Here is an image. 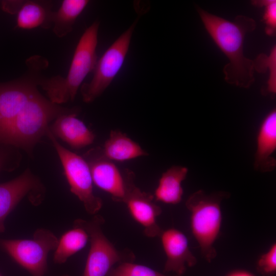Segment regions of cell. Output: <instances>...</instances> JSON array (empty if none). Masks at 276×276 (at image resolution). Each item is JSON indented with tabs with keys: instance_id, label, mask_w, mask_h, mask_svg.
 <instances>
[{
	"instance_id": "1",
	"label": "cell",
	"mask_w": 276,
	"mask_h": 276,
	"mask_svg": "<svg viewBox=\"0 0 276 276\" xmlns=\"http://www.w3.org/2000/svg\"><path fill=\"white\" fill-rule=\"evenodd\" d=\"M35 76L0 83V145L20 148L30 155L51 121L80 110L43 97L37 88L40 78Z\"/></svg>"
},
{
	"instance_id": "2",
	"label": "cell",
	"mask_w": 276,
	"mask_h": 276,
	"mask_svg": "<svg viewBox=\"0 0 276 276\" xmlns=\"http://www.w3.org/2000/svg\"><path fill=\"white\" fill-rule=\"evenodd\" d=\"M197 10L205 30L229 60L223 70L225 81L240 87L249 88L255 81L254 61L244 56L243 44L246 33L256 28L255 20L238 15L231 21L199 7Z\"/></svg>"
},
{
	"instance_id": "3",
	"label": "cell",
	"mask_w": 276,
	"mask_h": 276,
	"mask_svg": "<svg viewBox=\"0 0 276 276\" xmlns=\"http://www.w3.org/2000/svg\"><path fill=\"white\" fill-rule=\"evenodd\" d=\"M99 25L98 21L94 22L81 36L66 77L56 76L39 79L38 86L53 103L60 105L73 101L84 79L94 71L98 60L96 50Z\"/></svg>"
},
{
	"instance_id": "4",
	"label": "cell",
	"mask_w": 276,
	"mask_h": 276,
	"mask_svg": "<svg viewBox=\"0 0 276 276\" xmlns=\"http://www.w3.org/2000/svg\"><path fill=\"white\" fill-rule=\"evenodd\" d=\"M229 193L218 191L209 194L202 190L192 194L186 202L190 213L192 233L199 246L203 257L209 262L217 256L214 246L222 223L221 204Z\"/></svg>"
},
{
	"instance_id": "5",
	"label": "cell",
	"mask_w": 276,
	"mask_h": 276,
	"mask_svg": "<svg viewBox=\"0 0 276 276\" xmlns=\"http://www.w3.org/2000/svg\"><path fill=\"white\" fill-rule=\"evenodd\" d=\"M104 222L99 215L88 221L78 219L74 222L73 226L80 227L87 232L90 243L83 276H107L116 264L135 260L132 251L117 249L105 236L102 228Z\"/></svg>"
},
{
	"instance_id": "6",
	"label": "cell",
	"mask_w": 276,
	"mask_h": 276,
	"mask_svg": "<svg viewBox=\"0 0 276 276\" xmlns=\"http://www.w3.org/2000/svg\"><path fill=\"white\" fill-rule=\"evenodd\" d=\"M137 21V18L108 47L97 60L91 80L81 85L80 91L85 103L93 102L100 97L119 73L128 53Z\"/></svg>"
},
{
	"instance_id": "7",
	"label": "cell",
	"mask_w": 276,
	"mask_h": 276,
	"mask_svg": "<svg viewBox=\"0 0 276 276\" xmlns=\"http://www.w3.org/2000/svg\"><path fill=\"white\" fill-rule=\"evenodd\" d=\"M46 135L52 142L63 167L71 192L82 202L86 211L95 215L101 209L103 201L94 192L89 166L85 158L62 146L49 128Z\"/></svg>"
},
{
	"instance_id": "8",
	"label": "cell",
	"mask_w": 276,
	"mask_h": 276,
	"mask_svg": "<svg viewBox=\"0 0 276 276\" xmlns=\"http://www.w3.org/2000/svg\"><path fill=\"white\" fill-rule=\"evenodd\" d=\"M58 239L50 230L37 229L31 239H0V246L33 276H43L50 251L55 250Z\"/></svg>"
},
{
	"instance_id": "9",
	"label": "cell",
	"mask_w": 276,
	"mask_h": 276,
	"mask_svg": "<svg viewBox=\"0 0 276 276\" xmlns=\"http://www.w3.org/2000/svg\"><path fill=\"white\" fill-rule=\"evenodd\" d=\"M87 162L93 183L108 193L113 201L124 202L127 192V177L113 161L103 154L101 147L90 149L83 156Z\"/></svg>"
},
{
	"instance_id": "10",
	"label": "cell",
	"mask_w": 276,
	"mask_h": 276,
	"mask_svg": "<svg viewBox=\"0 0 276 276\" xmlns=\"http://www.w3.org/2000/svg\"><path fill=\"white\" fill-rule=\"evenodd\" d=\"M127 192L125 203L132 218L144 228L147 237H159L163 229L157 222L161 214V208L154 202L153 195L142 191L135 183V175L129 170H125Z\"/></svg>"
},
{
	"instance_id": "11",
	"label": "cell",
	"mask_w": 276,
	"mask_h": 276,
	"mask_svg": "<svg viewBox=\"0 0 276 276\" xmlns=\"http://www.w3.org/2000/svg\"><path fill=\"white\" fill-rule=\"evenodd\" d=\"M40 180L27 169L21 175L9 181L0 183V233L5 231L4 221L8 215L27 195H32L36 204L40 202L33 193L42 194Z\"/></svg>"
},
{
	"instance_id": "12",
	"label": "cell",
	"mask_w": 276,
	"mask_h": 276,
	"mask_svg": "<svg viewBox=\"0 0 276 276\" xmlns=\"http://www.w3.org/2000/svg\"><path fill=\"white\" fill-rule=\"evenodd\" d=\"M159 237L166 257L164 272L181 276L187 267L196 265L197 259L190 249L187 237L182 232L170 228L163 230Z\"/></svg>"
},
{
	"instance_id": "13",
	"label": "cell",
	"mask_w": 276,
	"mask_h": 276,
	"mask_svg": "<svg viewBox=\"0 0 276 276\" xmlns=\"http://www.w3.org/2000/svg\"><path fill=\"white\" fill-rule=\"evenodd\" d=\"M80 111L59 116L49 127L55 137L60 138L74 149L88 146L95 139L93 131L77 117Z\"/></svg>"
},
{
	"instance_id": "14",
	"label": "cell",
	"mask_w": 276,
	"mask_h": 276,
	"mask_svg": "<svg viewBox=\"0 0 276 276\" xmlns=\"http://www.w3.org/2000/svg\"><path fill=\"white\" fill-rule=\"evenodd\" d=\"M276 149V110H272L265 117L257 136L254 169L260 172L272 171L276 166L272 154Z\"/></svg>"
},
{
	"instance_id": "15",
	"label": "cell",
	"mask_w": 276,
	"mask_h": 276,
	"mask_svg": "<svg viewBox=\"0 0 276 276\" xmlns=\"http://www.w3.org/2000/svg\"><path fill=\"white\" fill-rule=\"evenodd\" d=\"M101 149L105 156L113 162H125L149 155L137 143L118 130L110 131Z\"/></svg>"
},
{
	"instance_id": "16",
	"label": "cell",
	"mask_w": 276,
	"mask_h": 276,
	"mask_svg": "<svg viewBox=\"0 0 276 276\" xmlns=\"http://www.w3.org/2000/svg\"><path fill=\"white\" fill-rule=\"evenodd\" d=\"M188 172V168L181 166H173L165 171L155 190V200L169 204L179 203L183 193L182 182Z\"/></svg>"
},
{
	"instance_id": "17",
	"label": "cell",
	"mask_w": 276,
	"mask_h": 276,
	"mask_svg": "<svg viewBox=\"0 0 276 276\" xmlns=\"http://www.w3.org/2000/svg\"><path fill=\"white\" fill-rule=\"evenodd\" d=\"M87 0H64L59 9L53 12L51 16L53 31L55 34L62 37L72 30L78 17L88 4Z\"/></svg>"
},
{
	"instance_id": "18",
	"label": "cell",
	"mask_w": 276,
	"mask_h": 276,
	"mask_svg": "<svg viewBox=\"0 0 276 276\" xmlns=\"http://www.w3.org/2000/svg\"><path fill=\"white\" fill-rule=\"evenodd\" d=\"M52 12L40 2L26 1L20 5L17 11V27L22 29L48 27L52 23Z\"/></svg>"
},
{
	"instance_id": "19",
	"label": "cell",
	"mask_w": 276,
	"mask_h": 276,
	"mask_svg": "<svg viewBox=\"0 0 276 276\" xmlns=\"http://www.w3.org/2000/svg\"><path fill=\"white\" fill-rule=\"evenodd\" d=\"M89 240V236L84 229L73 226L58 240L54 255V262L65 263L70 257L83 249Z\"/></svg>"
},
{
	"instance_id": "20",
	"label": "cell",
	"mask_w": 276,
	"mask_h": 276,
	"mask_svg": "<svg viewBox=\"0 0 276 276\" xmlns=\"http://www.w3.org/2000/svg\"><path fill=\"white\" fill-rule=\"evenodd\" d=\"M107 276H170L147 266L133 262H124L114 266ZM175 276V275H173Z\"/></svg>"
},
{
	"instance_id": "21",
	"label": "cell",
	"mask_w": 276,
	"mask_h": 276,
	"mask_svg": "<svg viewBox=\"0 0 276 276\" xmlns=\"http://www.w3.org/2000/svg\"><path fill=\"white\" fill-rule=\"evenodd\" d=\"M269 67L271 71L270 78L268 81L267 90L269 93L275 94V74H274V68H275V47L273 48L271 55L267 57L265 55L261 54L254 61V67L258 72H263L265 67Z\"/></svg>"
},
{
	"instance_id": "22",
	"label": "cell",
	"mask_w": 276,
	"mask_h": 276,
	"mask_svg": "<svg viewBox=\"0 0 276 276\" xmlns=\"http://www.w3.org/2000/svg\"><path fill=\"white\" fill-rule=\"evenodd\" d=\"M253 5L264 8L263 20L265 24L266 33L275 35L276 30V1L275 0L255 1Z\"/></svg>"
},
{
	"instance_id": "23",
	"label": "cell",
	"mask_w": 276,
	"mask_h": 276,
	"mask_svg": "<svg viewBox=\"0 0 276 276\" xmlns=\"http://www.w3.org/2000/svg\"><path fill=\"white\" fill-rule=\"evenodd\" d=\"M257 270L263 276H272L276 272V244L274 243L269 249L258 259Z\"/></svg>"
},
{
	"instance_id": "24",
	"label": "cell",
	"mask_w": 276,
	"mask_h": 276,
	"mask_svg": "<svg viewBox=\"0 0 276 276\" xmlns=\"http://www.w3.org/2000/svg\"><path fill=\"white\" fill-rule=\"evenodd\" d=\"M9 154L10 150L0 148V172L2 170L7 169Z\"/></svg>"
},
{
	"instance_id": "25",
	"label": "cell",
	"mask_w": 276,
	"mask_h": 276,
	"mask_svg": "<svg viewBox=\"0 0 276 276\" xmlns=\"http://www.w3.org/2000/svg\"><path fill=\"white\" fill-rule=\"evenodd\" d=\"M228 276H254L252 274L244 271H237L229 274Z\"/></svg>"
},
{
	"instance_id": "26",
	"label": "cell",
	"mask_w": 276,
	"mask_h": 276,
	"mask_svg": "<svg viewBox=\"0 0 276 276\" xmlns=\"http://www.w3.org/2000/svg\"><path fill=\"white\" fill-rule=\"evenodd\" d=\"M63 276H69V275H63Z\"/></svg>"
},
{
	"instance_id": "27",
	"label": "cell",
	"mask_w": 276,
	"mask_h": 276,
	"mask_svg": "<svg viewBox=\"0 0 276 276\" xmlns=\"http://www.w3.org/2000/svg\"><path fill=\"white\" fill-rule=\"evenodd\" d=\"M1 276V275H0Z\"/></svg>"
}]
</instances>
